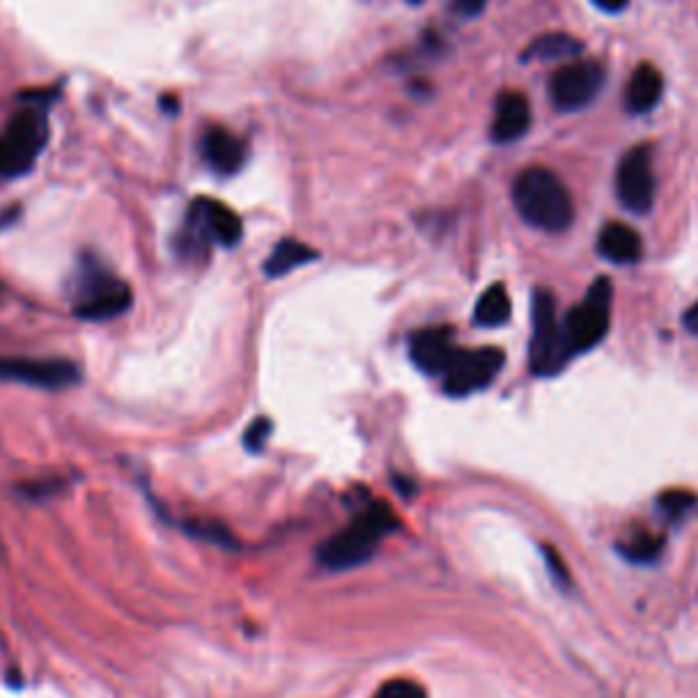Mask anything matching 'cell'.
Returning <instances> with one entry per match:
<instances>
[{
	"instance_id": "6da1fadb",
	"label": "cell",
	"mask_w": 698,
	"mask_h": 698,
	"mask_svg": "<svg viewBox=\"0 0 698 698\" xmlns=\"http://www.w3.org/2000/svg\"><path fill=\"white\" fill-rule=\"evenodd\" d=\"M513 202L521 219L544 233H565L573 224V197L557 172L529 166L515 178Z\"/></svg>"
},
{
	"instance_id": "7a4b0ae2",
	"label": "cell",
	"mask_w": 698,
	"mask_h": 698,
	"mask_svg": "<svg viewBox=\"0 0 698 698\" xmlns=\"http://www.w3.org/2000/svg\"><path fill=\"white\" fill-rule=\"evenodd\" d=\"M399 527V519L390 513L385 504H372L361 519H356L347 529L327 538L325 544L316 549V560L331 571H349L363 562H369L377 551L379 540L388 533Z\"/></svg>"
},
{
	"instance_id": "3957f363",
	"label": "cell",
	"mask_w": 698,
	"mask_h": 698,
	"mask_svg": "<svg viewBox=\"0 0 698 698\" xmlns=\"http://www.w3.org/2000/svg\"><path fill=\"white\" fill-rule=\"evenodd\" d=\"M571 358L565 344V331L557 320V300L549 289L533 295V347H529V366L538 377H554Z\"/></svg>"
},
{
	"instance_id": "277c9868",
	"label": "cell",
	"mask_w": 698,
	"mask_h": 698,
	"mask_svg": "<svg viewBox=\"0 0 698 698\" xmlns=\"http://www.w3.org/2000/svg\"><path fill=\"white\" fill-rule=\"evenodd\" d=\"M611 325V282L609 278H598V282L589 287L587 298L565 316L562 322V331H565V344L568 352L573 356H582V352H589V349L598 347L606 338Z\"/></svg>"
},
{
	"instance_id": "5b68a950",
	"label": "cell",
	"mask_w": 698,
	"mask_h": 698,
	"mask_svg": "<svg viewBox=\"0 0 698 698\" xmlns=\"http://www.w3.org/2000/svg\"><path fill=\"white\" fill-rule=\"evenodd\" d=\"M47 142V121L41 110H20L0 139V175L12 178L28 170Z\"/></svg>"
},
{
	"instance_id": "8992f818",
	"label": "cell",
	"mask_w": 698,
	"mask_h": 698,
	"mask_svg": "<svg viewBox=\"0 0 698 698\" xmlns=\"http://www.w3.org/2000/svg\"><path fill=\"white\" fill-rule=\"evenodd\" d=\"M504 352L497 347L481 349H456L453 361L445 369V394L470 396L488 388L502 372Z\"/></svg>"
},
{
	"instance_id": "52a82bcc",
	"label": "cell",
	"mask_w": 698,
	"mask_h": 698,
	"mask_svg": "<svg viewBox=\"0 0 698 698\" xmlns=\"http://www.w3.org/2000/svg\"><path fill=\"white\" fill-rule=\"evenodd\" d=\"M603 88V68L595 61H573L549 77V101L560 112H576L587 107Z\"/></svg>"
},
{
	"instance_id": "ba28073f",
	"label": "cell",
	"mask_w": 698,
	"mask_h": 698,
	"mask_svg": "<svg viewBox=\"0 0 698 698\" xmlns=\"http://www.w3.org/2000/svg\"><path fill=\"white\" fill-rule=\"evenodd\" d=\"M0 377L41 390H63L79 383V366L66 358H0Z\"/></svg>"
},
{
	"instance_id": "9c48e42d",
	"label": "cell",
	"mask_w": 698,
	"mask_h": 698,
	"mask_svg": "<svg viewBox=\"0 0 698 698\" xmlns=\"http://www.w3.org/2000/svg\"><path fill=\"white\" fill-rule=\"evenodd\" d=\"M616 197L631 213L652 211L655 202V175H652V150L649 145H636L616 166Z\"/></svg>"
},
{
	"instance_id": "30bf717a",
	"label": "cell",
	"mask_w": 698,
	"mask_h": 698,
	"mask_svg": "<svg viewBox=\"0 0 698 698\" xmlns=\"http://www.w3.org/2000/svg\"><path fill=\"white\" fill-rule=\"evenodd\" d=\"M132 306V289L110 276H94L83 289V300L77 303L79 320H112Z\"/></svg>"
},
{
	"instance_id": "8fae6325",
	"label": "cell",
	"mask_w": 698,
	"mask_h": 698,
	"mask_svg": "<svg viewBox=\"0 0 698 698\" xmlns=\"http://www.w3.org/2000/svg\"><path fill=\"white\" fill-rule=\"evenodd\" d=\"M453 338H456V331L448 325L417 331L415 336L410 338L412 363L426 374H445L448 363L453 361L456 349H459Z\"/></svg>"
},
{
	"instance_id": "7c38bea8",
	"label": "cell",
	"mask_w": 698,
	"mask_h": 698,
	"mask_svg": "<svg viewBox=\"0 0 698 698\" xmlns=\"http://www.w3.org/2000/svg\"><path fill=\"white\" fill-rule=\"evenodd\" d=\"M191 227L200 229V235H208L216 244L227 246V249H233L244 238V224H240L238 213L222 202L208 200V197L197 200L191 208Z\"/></svg>"
},
{
	"instance_id": "4fadbf2b",
	"label": "cell",
	"mask_w": 698,
	"mask_h": 698,
	"mask_svg": "<svg viewBox=\"0 0 698 698\" xmlns=\"http://www.w3.org/2000/svg\"><path fill=\"white\" fill-rule=\"evenodd\" d=\"M529 123H533V110H529L527 96L519 90H502L494 104V142H515L527 134Z\"/></svg>"
},
{
	"instance_id": "5bb4252c",
	"label": "cell",
	"mask_w": 698,
	"mask_h": 698,
	"mask_svg": "<svg viewBox=\"0 0 698 698\" xmlns=\"http://www.w3.org/2000/svg\"><path fill=\"white\" fill-rule=\"evenodd\" d=\"M202 155L219 175H235L246 161V145L227 128H211L202 137Z\"/></svg>"
},
{
	"instance_id": "9a60e30c",
	"label": "cell",
	"mask_w": 698,
	"mask_h": 698,
	"mask_svg": "<svg viewBox=\"0 0 698 698\" xmlns=\"http://www.w3.org/2000/svg\"><path fill=\"white\" fill-rule=\"evenodd\" d=\"M598 251L609 262H616V265H633V262L641 260L644 254L641 235L633 227H627V224L611 222L600 229Z\"/></svg>"
},
{
	"instance_id": "2e32d148",
	"label": "cell",
	"mask_w": 698,
	"mask_h": 698,
	"mask_svg": "<svg viewBox=\"0 0 698 698\" xmlns=\"http://www.w3.org/2000/svg\"><path fill=\"white\" fill-rule=\"evenodd\" d=\"M660 99H663V74L652 63H641L627 83L625 107L633 115H644V112L655 110Z\"/></svg>"
},
{
	"instance_id": "e0dca14e",
	"label": "cell",
	"mask_w": 698,
	"mask_h": 698,
	"mask_svg": "<svg viewBox=\"0 0 698 698\" xmlns=\"http://www.w3.org/2000/svg\"><path fill=\"white\" fill-rule=\"evenodd\" d=\"M314 260H316L314 249H309V246L300 244V240L287 238L271 251V257H267V262H265V273L271 278L287 276V273H292L295 267H303Z\"/></svg>"
},
{
	"instance_id": "ac0fdd59",
	"label": "cell",
	"mask_w": 698,
	"mask_h": 698,
	"mask_svg": "<svg viewBox=\"0 0 698 698\" xmlns=\"http://www.w3.org/2000/svg\"><path fill=\"white\" fill-rule=\"evenodd\" d=\"M510 320V298L502 284H491L475 303V322L481 327H497Z\"/></svg>"
},
{
	"instance_id": "d6986e66",
	"label": "cell",
	"mask_w": 698,
	"mask_h": 698,
	"mask_svg": "<svg viewBox=\"0 0 698 698\" xmlns=\"http://www.w3.org/2000/svg\"><path fill=\"white\" fill-rule=\"evenodd\" d=\"M584 45L568 34H546L529 45L527 55L540 58V61H565V58L582 55Z\"/></svg>"
},
{
	"instance_id": "ffe728a7",
	"label": "cell",
	"mask_w": 698,
	"mask_h": 698,
	"mask_svg": "<svg viewBox=\"0 0 698 698\" xmlns=\"http://www.w3.org/2000/svg\"><path fill=\"white\" fill-rule=\"evenodd\" d=\"M663 546H665L663 538H658V535L638 533L633 535L631 540H622V544L616 546V551H620L627 562H638V565H644V562L658 560V557L663 554Z\"/></svg>"
},
{
	"instance_id": "44dd1931",
	"label": "cell",
	"mask_w": 698,
	"mask_h": 698,
	"mask_svg": "<svg viewBox=\"0 0 698 698\" xmlns=\"http://www.w3.org/2000/svg\"><path fill=\"white\" fill-rule=\"evenodd\" d=\"M696 494L682 491V488H674V491H665L663 497L658 499V508L663 510L665 519H682V515L690 513L696 508Z\"/></svg>"
},
{
	"instance_id": "7402d4cb",
	"label": "cell",
	"mask_w": 698,
	"mask_h": 698,
	"mask_svg": "<svg viewBox=\"0 0 698 698\" xmlns=\"http://www.w3.org/2000/svg\"><path fill=\"white\" fill-rule=\"evenodd\" d=\"M374 698H428V693L412 680H390L374 693Z\"/></svg>"
},
{
	"instance_id": "603a6c76",
	"label": "cell",
	"mask_w": 698,
	"mask_h": 698,
	"mask_svg": "<svg viewBox=\"0 0 698 698\" xmlns=\"http://www.w3.org/2000/svg\"><path fill=\"white\" fill-rule=\"evenodd\" d=\"M186 533H191L195 538L211 540V544H216V546H235L233 533L224 527H219V524H202V521H197V524H186Z\"/></svg>"
},
{
	"instance_id": "cb8c5ba5",
	"label": "cell",
	"mask_w": 698,
	"mask_h": 698,
	"mask_svg": "<svg viewBox=\"0 0 698 698\" xmlns=\"http://www.w3.org/2000/svg\"><path fill=\"white\" fill-rule=\"evenodd\" d=\"M271 432H273V423L267 421V417H257V421L249 426V432H246L244 445L257 453V450L265 448V443H267V437H271Z\"/></svg>"
},
{
	"instance_id": "d4e9b609",
	"label": "cell",
	"mask_w": 698,
	"mask_h": 698,
	"mask_svg": "<svg viewBox=\"0 0 698 698\" xmlns=\"http://www.w3.org/2000/svg\"><path fill=\"white\" fill-rule=\"evenodd\" d=\"M544 554H546V562H549V568H551V576H554V584H560V587H571V573H568V568L562 565V557H560V551H554V549H544Z\"/></svg>"
},
{
	"instance_id": "484cf974",
	"label": "cell",
	"mask_w": 698,
	"mask_h": 698,
	"mask_svg": "<svg viewBox=\"0 0 698 698\" xmlns=\"http://www.w3.org/2000/svg\"><path fill=\"white\" fill-rule=\"evenodd\" d=\"M488 0H453L456 12L464 14V17H475V14H481L483 9H486Z\"/></svg>"
},
{
	"instance_id": "4316f807",
	"label": "cell",
	"mask_w": 698,
	"mask_h": 698,
	"mask_svg": "<svg viewBox=\"0 0 698 698\" xmlns=\"http://www.w3.org/2000/svg\"><path fill=\"white\" fill-rule=\"evenodd\" d=\"M682 322H685V327L693 333V336H698V300L685 311Z\"/></svg>"
},
{
	"instance_id": "83f0119b",
	"label": "cell",
	"mask_w": 698,
	"mask_h": 698,
	"mask_svg": "<svg viewBox=\"0 0 698 698\" xmlns=\"http://www.w3.org/2000/svg\"><path fill=\"white\" fill-rule=\"evenodd\" d=\"M593 3L598 9H603V12H609V14L622 12V9L627 7V0H593Z\"/></svg>"
},
{
	"instance_id": "f1b7e54d",
	"label": "cell",
	"mask_w": 698,
	"mask_h": 698,
	"mask_svg": "<svg viewBox=\"0 0 698 698\" xmlns=\"http://www.w3.org/2000/svg\"><path fill=\"white\" fill-rule=\"evenodd\" d=\"M410 3H412V7H417V3H421V0H410Z\"/></svg>"
}]
</instances>
